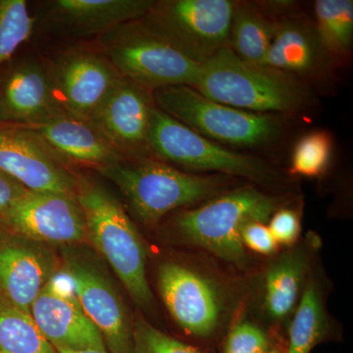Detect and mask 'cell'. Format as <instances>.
Instances as JSON below:
<instances>
[{
    "label": "cell",
    "instance_id": "cell-1",
    "mask_svg": "<svg viewBox=\"0 0 353 353\" xmlns=\"http://www.w3.org/2000/svg\"><path fill=\"white\" fill-rule=\"evenodd\" d=\"M212 101L253 113L304 118L320 106L317 94L284 72L241 59L228 46L201 64L194 88Z\"/></svg>",
    "mask_w": 353,
    "mask_h": 353
},
{
    "label": "cell",
    "instance_id": "cell-2",
    "mask_svg": "<svg viewBox=\"0 0 353 353\" xmlns=\"http://www.w3.org/2000/svg\"><path fill=\"white\" fill-rule=\"evenodd\" d=\"M119 190L134 217L157 226L176 209L189 208L238 187L239 179L189 173L152 157L124 158L99 170Z\"/></svg>",
    "mask_w": 353,
    "mask_h": 353
},
{
    "label": "cell",
    "instance_id": "cell-3",
    "mask_svg": "<svg viewBox=\"0 0 353 353\" xmlns=\"http://www.w3.org/2000/svg\"><path fill=\"white\" fill-rule=\"evenodd\" d=\"M289 203L288 197L248 183L199 206L178 211L171 221V229L183 243L243 268L250 259L241 241L243 227L252 221L268 222L276 210Z\"/></svg>",
    "mask_w": 353,
    "mask_h": 353
},
{
    "label": "cell",
    "instance_id": "cell-4",
    "mask_svg": "<svg viewBox=\"0 0 353 353\" xmlns=\"http://www.w3.org/2000/svg\"><path fill=\"white\" fill-rule=\"evenodd\" d=\"M152 97L162 112L204 138L240 152L277 145L287 134L290 121L294 120L232 108L185 85L160 88Z\"/></svg>",
    "mask_w": 353,
    "mask_h": 353
},
{
    "label": "cell",
    "instance_id": "cell-5",
    "mask_svg": "<svg viewBox=\"0 0 353 353\" xmlns=\"http://www.w3.org/2000/svg\"><path fill=\"white\" fill-rule=\"evenodd\" d=\"M75 196L85 215L88 239L110 265L132 301L150 310L154 297L146 275L148 252L126 209L99 183L79 182Z\"/></svg>",
    "mask_w": 353,
    "mask_h": 353
},
{
    "label": "cell",
    "instance_id": "cell-6",
    "mask_svg": "<svg viewBox=\"0 0 353 353\" xmlns=\"http://www.w3.org/2000/svg\"><path fill=\"white\" fill-rule=\"evenodd\" d=\"M148 148L150 157L172 166L245 180L259 188H278L287 181L268 160L204 138L157 108L152 114Z\"/></svg>",
    "mask_w": 353,
    "mask_h": 353
},
{
    "label": "cell",
    "instance_id": "cell-7",
    "mask_svg": "<svg viewBox=\"0 0 353 353\" xmlns=\"http://www.w3.org/2000/svg\"><path fill=\"white\" fill-rule=\"evenodd\" d=\"M99 43L104 57L121 75L148 92L194 88L199 80L201 64L183 55L141 19L102 34Z\"/></svg>",
    "mask_w": 353,
    "mask_h": 353
},
{
    "label": "cell",
    "instance_id": "cell-8",
    "mask_svg": "<svg viewBox=\"0 0 353 353\" xmlns=\"http://www.w3.org/2000/svg\"><path fill=\"white\" fill-rule=\"evenodd\" d=\"M234 0H160L141 20L183 55L204 63L230 43Z\"/></svg>",
    "mask_w": 353,
    "mask_h": 353
},
{
    "label": "cell",
    "instance_id": "cell-9",
    "mask_svg": "<svg viewBox=\"0 0 353 353\" xmlns=\"http://www.w3.org/2000/svg\"><path fill=\"white\" fill-rule=\"evenodd\" d=\"M260 3L275 21L271 46L261 64L294 77L316 94L331 88L338 68L323 48L312 15L294 1Z\"/></svg>",
    "mask_w": 353,
    "mask_h": 353
},
{
    "label": "cell",
    "instance_id": "cell-10",
    "mask_svg": "<svg viewBox=\"0 0 353 353\" xmlns=\"http://www.w3.org/2000/svg\"><path fill=\"white\" fill-rule=\"evenodd\" d=\"M157 283L165 306L185 334L199 340L214 338L226 309L217 282L188 265L165 262L158 269Z\"/></svg>",
    "mask_w": 353,
    "mask_h": 353
},
{
    "label": "cell",
    "instance_id": "cell-11",
    "mask_svg": "<svg viewBox=\"0 0 353 353\" xmlns=\"http://www.w3.org/2000/svg\"><path fill=\"white\" fill-rule=\"evenodd\" d=\"M62 271L73 285L79 303L101 332L110 353H134V321L117 290L94 261L64 252Z\"/></svg>",
    "mask_w": 353,
    "mask_h": 353
},
{
    "label": "cell",
    "instance_id": "cell-12",
    "mask_svg": "<svg viewBox=\"0 0 353 353\" xmlns=\"http://www.w3.org/2000/svg\"><path fill=\"white\" fill-rule=\"evenodd\" d=\"M68 164L29 128L0 124V170L26 189L75 196L79 181Z\"/></svg>",
    "mask_w": 353,
    "mask_h": 353
},
{
    "label": "cell",
    "instance_id": "cell-13",
    "mask_svg": "<svg viewBox=\"0 0 353 353\" xmlns=\"http://www.w3.org/2000/svg\"><path fill=\"white\" fill-rule=\"evenodd\" d=\"M32 319L57 352L108 350L101 332L88 319L77 299L70 278L54 274L31 306Z\"/></svg>",
    "mask_w": 353,
    "mask_h": 353
},
{
    "label": "cell",
    "instance_id": "cell-14",
    "mask_svg": "<svg viewBox=\"0 0 353 353\" xmlns=\"http://www.w3.org/2000/svg\"><path fill=\"white\" fill-rule=\"evenodd\" d=\"M3 220L12 234L43 245H75L88 239L83 209L71 194L28 190Z\"/></svg>",
    "mask_w": 353,
    "mask_h": 353
},
{
    "label": "cell",
    "instance_id": "cell-15",
    "mask_svg": "<svg viewBox=\"0 0 353 353\" xmlns=\"http://www.w3.org/2000/svg\"><path fill=\"white\" fill-rule=\"evenodd\" d=\"M152 92L121 77L88 119L124 158L150 157L148 148Z\"/></svg>",
    "mask_w": 353,
    "mask_h": 353
},
{
    "label": "cell",
    "instance_id": "cell-16",
    "mask_svg": "<svg viewBox=\"0 0 353 353\" xmlns=\"http://www.w3.org/2000/svg\"><path fill=\"white\" fill-rule=\"evenodd\" d=\"M65 113L50 67L37 58L21 60L0 83V124L36 126Z\"/></svg>",
    "mask_w": 353,
    "mask_h": 353
},
{
    "label": "cell",
    "instance_id": "cell-17",
    "mask_svg": "<svg viewBox=\"0 0 353 353\" xmlns=\"http://www.w3.org/2000/svg\"><path fill=\"white\" fill-rule=\"evenodd\" d=\"M50 70L65 112L85 120L122 77L108 58L85 51L62 55Z\"/></svg>",
    "mask_w": 353,
    "mask_h": 353
},
{
    "label": "cell",
    "instance_id": "cell-18",
    "mask_svg": "<svg viewBox=\"0 0 353 353\" xmlns=\"http://www.w3.org/2000/svg\"><path fill=\"white\" fill-rule=\"evenodd\" d=\"M55 273L57 262L43 243L14 234L0 243V294L25 312Z\"/></svg>",
    "mask_w": 353,
    "mask_h": 353
},
{
    "label": "cell",
    "instance_id": "cell-19",
    "mask_svg": "<svg viewBox=\"0 0 353 353\" xmlns=\"http://www.w3.org/2000/svg\"><path fill=\"white\" fill-rule=\"evenodd\" d=\"M320 246V236L308 232L303 241L269 262L264 273L263 310L271 322H284L294 313Z\"/></svg>",
    "mask_w": 353,
    "mask_h": 353
},
{
    "label": "cell",
    "instance_id": "cell-20",
    "mask_svg": "<svg viewBox=\"0 0 353 353\" xmlns=\"http://www.w3.org/2000/svg\"><path fill=\"white\" fill-rule=\"evenodd\" d=\"M153 4L154 0H54L46 4V23L65 37L102 36L145 17Z\"/></svg>",
    "mask_w": 353,
    "mask_h": 353
},
{
    "label": "cell",
    "instance_id": "cell-21",
    "mask_svg": "<svg viewBox=\"0 0 353 353\" xmlns=\"http://www.w3.org/2000/svg\"><path fill=\"white\" fill-rule=\"evenodd\" d=\"M27 128L37 132L69 163L99 171L124 159L90 121L68 113Z\"/></svg>",
    "mask_w": 353,
    "mask_h": 353
},
{
    "label": "cell",
    "instance_id": "cell-22",
    "mask_svg": "<svg viewBox=\"0 0 353 353\" xmlns=\"http://www.w3.org/2000/svg\"><path fill=\"white\" fill-rule=\"evenodd\" d=\"M326 278L313 267L289 327L285 353H311L315 347L331 341H340V326L327 307Z\"/></svg>",
    "mask_w": 353,
    "mask_h": 353
},
{
    "label": "cell",
    "instance_id": "cell-23",
    "mask_svg": "<svg viewBox=\"0 0 353 353\" xmlns=\"http://www.w3.org/2000/svg\"><path fill=\"white\" fill-rule=\"evenodd\" d=\"M275 21L259 1H236L229 48L241 59L262 63L270 48Z\"/></svg>",
    "mask_w": 353,
    "mask_h": 353
},
{
    "label": "cell",
    "instance_id": "cell-24",
    "mask_svg": "<svg viewBox=\"0 0 353 353\" xmlns=\"http://www.w3.org/2000/svg\"><path fill=\"white\" fill-rule=\"evenodd\" d=\"M312 18L323 48L334 66L348 65L353 46L352 0H316Z\"/></svg>",
    "mask_w": 353,
    "mask_h": 353
},
{
    "label": "cell",
    "instance_id": "cell-25",
    "mask_svg": "<svg viewBox=\"0 0 353 353\" xmlns=\"http://www.w3.org/2000/svg\"><path fill=\"white\" fill-rule=\"evenodd\" d=\"M0 353H57L32 319L0 294Z\"/></svg>",
    "mask_w": 353,
    "mask_h": 353
},
{
    "label": "cell",
    "instance_id": "cell-26",
    "mask_svg": "<svg viewBox=\"0 0 353 353\" xmlns=\"http://www.w3.org/2000/svg\"><path fill=\"white\" fill-rule=\"evenodd\" d=\"M333 148V138L325 130H314L303 134L292 150L289 173L305 178L324 175L331 163Z\"/></svg>",
    "mask_w": 353,
    "mask_h": 353
},
{
    "label": "cell",
    "instance_id": "cell-27",
    "mask_svg": "<svg viewBox=\"0 0 353 353\" xmlns=\"http://www.w3.org/2000/svg\"><path fill=\"white\" fill-rule=\"evenodd\" d=\"M36 19L25 0H0V67L31 38Z\"/></svg>",
    "mask_w": 353,
    "mask_h": 353
},
{
    "label": "cell",
    "instance_id": "cell-28",
    "mask_svg": "<svg viewBox=\"0 0 353 353\" xmlns=\"http://www.w3.org/2000/svg\"><path fill=\"white\" fill-rule=\"evenodd\" d=\"M134 353H205L178 340L138 316L134 321Z\"/></svg>",
    "mask_w": 353,
    "mask_h": 353
},
{
    "label": "cell",
    "instance_id": "cell-29",
    "mask_svg": "<svg viewBox=\"0 0 353 353\" xmlns=\"http://www.w3.org/2000/svg\"><path fill=\"white\" fill-rule=\"evenodd\" d=\"M273 345L268 334L259 325L241 321L228 333L222 353H267Z\"/></svg>",
    "mask_w": 353,
    "mask_h": 353
},
{
    "label": "cell",
    "instance_id": "cell-30",
    "mask_svg": "<svg viewBox=\"0 0 353 353\" xmlns=\"http://www.w3.org/2000/svg\"><path fill=\"white\" fill-rule=\"evenodd\" d=\"M289 204L276 210L268 221V228L276 243L288 248L299 243L301 231V213L290 208Z\"/></svg>",
    "mask_w": 353,
    "mask_h": 353
},
{
    "label": "cell",
    "instance_id": "cell-31",
    "mask_svg": "<svg viewBox=\"0 0 353 353\" xmlns=\"http://www.w3.org/2000/svg\"><path fill=\"white\" fill-rule=\"evenodd\" d=\"M241 241L245 248L261 255L275 254L278 245L266 223L252 221L246 223L241 232Z\"/></svg>",
    "mask_w": 353,
    "mask_h": 353
},
{
    "label": "cell",
    "instance_id": "cell-32",
    "mask_svg": "<svg viewBox=\"0 0 353 353\" xmlns=\"http://www.w3.org/2000/svg\"><path fill=\"white\" fill-rule=\"evenodd\" d=\"M28 190L24 185L0 170V217L2 219Z\"/></svg>",
    "mask_w": 353,
    "mask_h": 353
},
{
    "label": "cell",
    "instance_id": "cell-33",
    "mask_svg": "<svg viewBox=\"0 0 353 353\" xmlns=\"http://www.w3.org/2000/svg\"><path fill=\"white\" fill-rule=\"evenodd\" d=\"M11 234H12V232L9 230V228L7 226L6 223L4 222V220L0 217V243L6 241Z\"/></svg>",
    "mask_w": 353,
    "mask_h": 353
},
{
    "label": "cell",
    "instance_id": "cell-34",
    "mask_svg": "<svg viewBox=\"0 0 353 353\" xmlns=\"http://www.w3.org/2000/svg\"><path fill=\"white\" fill-rule=\"evenodd\" d=\"M57 353H110L108 350H81V352H66V350H60Z\"/></svg>",
    "mask_w": 353,
    "mask_h": 353
},
{
    "label": "cell",
    "instance_id": "cell-35",
    "mask_svg": "<svg viewBox=\"0 0 353 353\" xmlns=\"http://www.w3.org/2000/svg\"><path fill=\"white\" fill-rule=\"evenodd\" d=\"M267 353H285V347H282V345H273V347Z\"/></svg>",
    "mask_w": 353,
    "mask_h": 353
}]
</instances>
